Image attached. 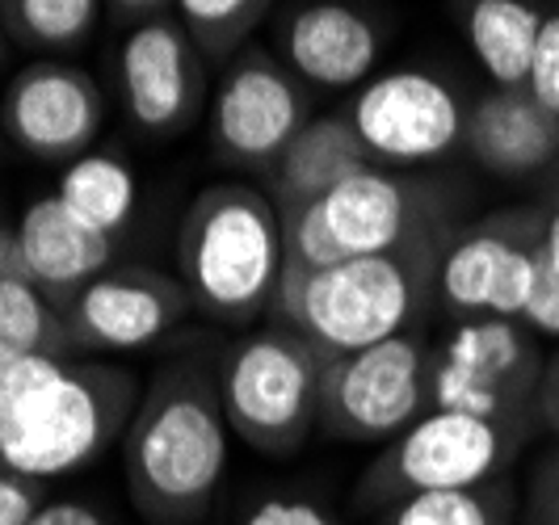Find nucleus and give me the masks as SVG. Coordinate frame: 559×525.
<instances>
[{
	"mask_svg": "<svg viewBox=\"0 0 559 525\" xmlns=\"http://www.w3.org/2000/svg\"><path fill=\"white\" fill-rule=\"evenodd\" d=\"M118 13H127V17H140V13H156V9H165L168 0H110Z\"/></svg>",
	"mask_w": 559,
	"mask_h": 525,
	"instance_id": "obj_36",
	"label": "nucleus"
},
{
	"mask_svg": "<svg viewBox=\"0 0 559 525\" xmlns=\"http://www.w3.org/2000/svg\"><path fill=\"white\" fill-rule=\"evenodd\" d=\"M526 438L531 429H513V425L484 420L472 413L429 408L400 438L383 445V454L358 479V497L366 504L392 509L420 492L476 488V484L497 479Z\"/></svg>",
	"mask_w": 559,
	"mask_h": 525,
	"instance_id": "obj_8",
	"label": "nucleus"
},
{
	"mask_svg": "<svg viewBox=\"0 0 559 525\" xmlns=\"http://www.w3.org/2000/svg\"><path fill=\"white\" fill-rule=\"evenodd\" d=\"M34 354H72L68 320L59 307L22 274H0V361Z\"/></svg>",
	"mask_w": 559,
	"mask_h": 525,
	"instance_id": "obj_22",
	"label": "nucleus"
},
{
	"mask_svg": "<svg viewBox=\"0 0 559 525\" xmlns=\"http://www.w3.org/2000/svg\"><path fill=\"white\" fill-rule=\"evenodd\" d=\"M374 165V156L366 152L358 139L349 114H320L308 118V127L286 143L278 165L270 168V198L278 202V211H299L316 198L336 190L341 181H349L354 172Z\"/></svg>",
	"mask_w": 559,
	"mask_h": 525,
	"instance_id": "obj_19",
	"label": "nucleus"
},
{
	"mask_svg": "<svg viewBox=\"0 0 559 525\" xmlns=\"http://www.w3.org/2000/svg\"><path fill=\"white\" fill-rule=\"evenodd\" d=\"M522 324L534 336H559V277L547 265V256L538 261V277H534V290L526 307H522Z\"/></svg>",
	"mask_w": 559,
	"mask_h": 525,
	"instance_id": "obj_29",
	"label": "nucleus"
},
{
	"mask_svg": "<svg viewBox=\"0 0 559 525\" xmlns=\"http://www.w3.org/2000/svg\"><path fill=\"white\" fill-rule=\"evenodd\" d=\"M349 122L374 165L413 168L450 156L467 131V106L454 84L420 68H395L354 93Z\"/></svg>",
	"mask_w": 559,
	"mask_h": 525,
	"instance_id": "obj_11",
	"label": "nucleus"
},
{
	"mask_svg": "<svg viewBox=\"0 0 559 525\" xmlns=\"http://www.w3.org/2000/svg\"><path fill=\"white\" fill-rule=\"evenodd\" d=\"M547 361L534 332L504 315H467L429 349V408L472 413L513 429L538 425V383Z\"/></svg>",
	"mask_w": 559,
	"mask_h": 525,
	"instance_id": "obj_7",
	"label": "nucleus"
},
{
	"mask_svg": "<svg viewBox=\"0 0 559 525\" xmlns=\"http://www.w3.org/2000/svg\"><path fill=\"white\" fill-rule=\"evenodd\" d=\"M190 307L181 277L147 265H114L63 307V320L81 354H140L177 329Z\"/></svg>",
	"mask_w": 559,
	"mask_h": 525,
	"instance_id": "obj_13",
	"label": "nucleus"
},
{
	"mask_svg": "<svg viewBox=\"0 0 559 525\" xmlns=\"http://www.w3.org/2000/svg\"><path fill=\"white\" fill-rule=\"evenodd\" d=\"M140 404L135 374L110 361L63 358L13 404L0 425V470L51 484L76 475L118 433H127Z\"/></svg>",
	"mask_w": 559,
	"mask_h": 525,
	"instance_id": "obj_4",
	"label": "nucleus"
},
{
	"mask_svg": "<svg viewBox=\"0 0 559 525\" xmlns=\"http://www.w3.org/2000/svg\"><path fill=\"white\" fill-rule=\"evenodd\" d=\"M522 525H559V450L531 470L522 497Z\"/></svg>",
	"mask_w": 559,
	"mask_h": 525,
	"instance_id": "obj_28",
	"label": "nucleus"
},
{
	"mask_svg": "<svg viewBox=\"0 0 559 525\" xmlns=\"http://www.w3.org/2000/svg\"><path fill=\"white\" fill-rule=\"evenodd\" d=\"M118 93L140 131L160 139L181 135L206 97L190 29L173 17H147L131 29L118 56Z\"/></svg>",
	"mask_w": 559,
	"mask_h": 525,
	"instance_id": "obj_15",
	"label": "nucleus"
},
{
	"mask_svg": "<svg viewBox=\"0 0 559 525\" xmlns=\"http://www.w3.org/2000/svg\"><path fill=\"white\" fill-rule=\"evenodd\" d=\"M177 261L190 303L219 324H252L278 303L286 274V219L278 202L245 181L206 186L181 219Z\"/></svg>",
	"mask_w": 559,
	"mask_h": 525,
	"instance_id": "obj_2",
	"label": "nucleus"
},
{
	"mask_svg": "<svg viewBox=\"0 0 559 525\" xmlns=\"http://www.w3.org/2000/svg\"><path fill=\"white\" fill-rule=\"evenodd\" d=\"M429 413V349L404 332L324 358L320 429L341 442H392Z\"/></svg>",
	"mask_w": 559,
	"mask_h": 525,
	"instance_id": "obj_9",
	"label": "nucleus"
},
{
	"mask_svg": "<svg viewBox=\"0 0 559 525\" xmlns=\"http://www.w3.org/2000/svg\"><path fill=\"white\" fill-rule=\"evenodd\" d=\"M286 270H324L433 240L429 186L370 165L299 211H286Z\"/></svg>",
	"mask_w": 559,
	"mask_h": 525,
	"instance_id": "obj_6",
	"label": "nucleus"
},
{
	"mask_svg": "<svg viewBox=\"0 0 559 525\" xmlns=\"http://www.w3.org/2000/svg\"><path fill=\"white\" fill-rule=\"evenodd\" d=\"M59 361L63 358H56V354H34V358L0 361V425H4V416L13 413V404H17L43 374H51Z\"/></svg>",
	"mask_w": 559,
	"mask_h": 525,
	"instance_id": "obj_30",
	"label": "nucleus"
},
{
	"mask_svg": "<svg viewBox=\"0 0 559 525\" xmlns=\"http://www.w3.org/2000/svg\"><path fill=\"white\" fill-rule=\"evenodd\" d=\"M324 349L290 324L240 336L219 358V399L231 438L257 454H295L320 429Z\"/></svg>",
	"mask_w": 559,
	"mask_h": 525,
	"instance_id": "obj_5",
	"label": "nucleus"
},
{
	"mask_svg": "<svg viewBox=\"0 0 559 525\" xmlns=\"http://www.w3.org/2000/svg\"><path fill=\"white\" fill-rule=\"evenodd\" d=\"M173 4L194 47H202V56H227L257 26L270 0H173Z\"/></svg>",
	"mask_w": 559,
	"mask_h": 525,
	"instance_id": "obj_25",
	"label": "nucleus"
},
{
	"mask_svg": "<svg viewBox=\"0 0 559 525\" xmlns=\"http://www.w3.org/2000/svg\"><path fill=\"white\" fill-rule=\"evenodd\" d=\"M543 256L559 277V202L543 215Z\"/></svg>",
	"mask_w": 559,
	"mask_h": 525,
	"instance_id": "obj_34",
	"label": "nucleus"
},
{
	"mask_svg": "<svg viewBox=\"0 0 559 525\" xmlns=\"http://www.w3.org/2000/svg\"><path fill=\"white\" fill-rule=\"evenodd\" d=\"M227 450L219 374L198 358L160 366L122 433V475L143 522H202L227 475Z\"/></svg>",
	"mask_w": 559,
	"mask_h": 525,
	"instance_id": "obj_1",
	"label": "nucleus"
},
{
	"mask_svg": "<svg viewBox=\"0 0 559 525\" xmlns=\"http://www.w3.org/2000/svg\"><path fill=\"white\" fill-rule=\"evenodd\" d=\"M463 147L484 172L501 181H526L559 160V118L526 88H488L467 110Z\"/></svg>",
	"mask_w": 559,
	"mask_h": 525,
	"instance_id": "obj_18",
	"label": "nucleus"
},
{
	"mask_svg": "<svg viewBox=\"0 0 559 525\" xmlns=\"http://www.w3.org/2000/svg\"><path fill=\"white\" fill-rule=\"evenodd\" d=\"M102 0H9V22L13 29L47 51H63L88 38L97 26Z\"/></svg>",
	"mask_w": 559,
	"mask_h": 525,
	"instance_id": "obj_24",
	"label": "nucleus"
},
{
	"mask_svg": "<svg viewBox=\"0 0 559 525\" xmlns=\"http://www.w3.org/2000/svg\"><path fill=\"white\" fill-rule=\"evenodd\" d=\"M240 525H345V522L308 497H261L257 504H249V513L240 517Z\"/></svg>",
	"mask_w": 559,
	"mask_h": 525,
	"instance_id": "obj_27",
	"label": "nucleus"
},
{
	"mask_svg": "<svg viewBox=\"0 0 559 525\" xmlns=\"http://www.w3.org/2000/svg\"><path fill=\"white\" fill-rule=\"evenodd\" d=\"M526 93L547 114L559 118V13L543 17V34L531 59V76H526Z\"/></svg>",
	"mask_w": 559,
	"mask_h": 525,
	"instance_id": "obj_26",
	"label": "nucleus"
},
{
	"mask_svg": "<svg viewBox=\"0 0 559 525\" xmlns=\"http://www.w3.org/2000/svg\"><path fill=\"white\" fill-rule=\"evenodd\" d=\"M308 127V97L265 51H245L224 72L211 102L219 156L245 168H274L286 143Z\"/></svg>",
	"mask_w": 559,
	"mask_h": 525,
	"instance_id": "obj_12",
	"label": "nucleus"
},
{
	"mask_svg": "<svg viewBox=\"0 0 559 525\" xmlns=\"http://www.w3.org/2000/svg\"><path fill=\"white\" fill-rule=\"evenodd\" d=\"M282 51H286L290 72L308 84H320V88L358 84L362 88L370 72L379 68L383 34L345 0H311L286 22Z\"/></svg>",
	"mask_w": 559,
	"mask_h": 525,
	"instance_id": "obj_17",
	"label": "nucleus"
},
{
	"mask_svg": "<svg viewBox=\"0 0 559 525\" xmlns=\"http://www.w3.org/2000/svg\"><path fill=\"white\" fill-rule=\"evenodd\" d=\"M543 261V215L504 211L447 236L438 249L433 299L450 315H504L522 320Z\"/></svg>",
	"mask_w": 559,
	"mask_h": 525,
	"instance_id": "obj_10",
	"label": "nucleus"
},
{
	"mask_svg": "<svg viewBox=\"0 0 559 525\" xmlns=\"http://www.w3.org/2000/svg\"><path fill=\"white\" fill-rule=\"evenodd\" d=\"M17 274L29 277L56 307H68L93 277L114 270V236L76 219L59 194L34 198L13 227Z\"/></svg>",
	"mask_w": 559,
	"mask_h": 525,
	"instance_id": "obj_16",
	"label": "nucleus"
},
{
	"mask_svg": "<svg viewBox=\"0 0 559 525\" xmlns=\"http://www.w3.org/2000/svg\"><path fill=\"white\" fill-rule=\"evenodd\" d=\"M543 17L547 13L531 0H472L467 4L463 34L492 88H526Z\"/></svg>",
	"mask_w": 559,
	"mask_h": 525,
	"instance_id": "obj_20",
	"label": "nucleus"
},
{
	"mask_svg": "<svg viewBox=\"0 0 559 525\" xmlns=\"http://www.w3.org/2000/svg\"><path fill=\"white\" fill-rule=\"evenodd\" d=\"M518 497L501 479L454 492H420L388 509L383 525H513Z\"/></svg>",
	"mask_w": 559,
	"mask_h": 525,
	"instance_id": "obj_23",
	"label": "nucleus"
},
{
	"mask_svg": "<svg viewBox=\"0 0 559 525\" xmlns=\"http://www.w3.org/2000/svg\"><path fill=\"white\" fill-rule=\"evenodd\" d=\"M0 274H17V252H13V227H0Z\"/></svg>",
	"mask_w": 559,
	"mask_h": 525,
	"instance_id": "obj_35",
	"label": "nucleus"
},
{
	"mask_svg": "<svg viewBox=\"0 0 559 525\" xmlns=\"http://www.w3.org/2000/svg\"><path fill=\"white\" fill-rule=\"evenodd\" d=\"M26 525H110L93 504L84 500H47Z\"/></svg>",
	"mask_w": 559,
	"mask_h": 525,
	"instance_id": "obj_32",
	"label": "nucleus"
},
{
	"mask_svg": "<svg viewBox=\"0 0 559 525\" xmlns=\"http://www.w3.org/2000/svg\"><path fill=\"white\" fill-rule=\"evenodd\" d=\"M538 425L559 442V358L547 361L543 383H538Z\"/></svg>",
	"mask_w": 559,
	"mask_h": 525,
	"instance_id": "obj_33",
	"label": "nucleus"
},
{
	"mask_svg": "<svg viewBox=\"0 0 559 525\" xmlns=\"http://www.w3.org/2000/svg\"><path fill=\"white\" fill-rule=\"evenodd\" d=\"M56 194L76 219L106 231V236H118L135 215L140 181L127 168V160H118L110 152H84L81 160L63 168Z\"/></svg>",
	"mask_w": 559,
	"mask_h": 525,
	"instance_id": "obj_21",
	"label": "nucleus"
},
{
	"mask_svg": "<svg viewBox=\"0 0 559 525\" xmlns=\"http://www.w3.org/2000/svg\"><path fill=\"white\" fill-rule=\"evenodd\" d=\"M106 122V97L88 72L43 59L22 68L4 93V131L43 165H72L93 152Z\"/></svg>",
	"mask_w": 559,
	"mask_h": 525,
	"instance_id": "obj_14",
	"label": "nucleus"
},
{
	"mask_svg": "<svg viewBox=\"0 0 559 525\" xmlns=\"http://www.w3.org/2000/svg\"><path fill=\"white\" fill-rule=\"evenodd\" d=\"M43 504H47V497H43L38 479L0 470V525H26Z\"/></svg>",
	"mask_w": 559,
	"mask_h": 525,
	"instance_id": "obj_31",
	"label": "nucleus"
},
{
	"mask_svg": "<svg viewBox=\"0 0 559 525\" xmlns=\"http://www.w3.org/2000/svg\"><path fill=\"white\" fill-rule=\"evenodd\" d=\"M438 249L442 240L433 236L408 249L349 256L324 270H286L278 290L282 320L329 358L404 336L433 299Z\"/></svg>",
	"mask_w": 559,
	"mask_h": 525,
	"instance_id": "obj_3",
	"label": "nucleus"
},
{
	"mask_svg": "<svg viewBox=\"0 0 559 525\" xmlns=\"http://www.w3.org/2000/svg\"><path fill=\"white\" fill-rule=\"evenodd\" d=\"M0 56H4V26H0Z\"/></svg>",
	"mask_w": 559,
	"mask_h": 525,
	"instance_id": "obj_37",
	"label": "nucleus"
}]
</instances>
